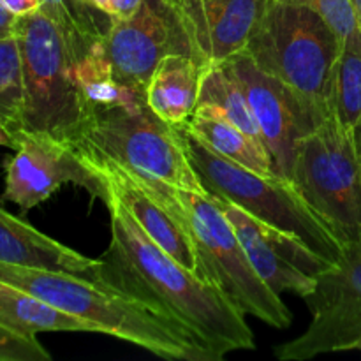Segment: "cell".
Here are the masks:
<instances>
[{
	"label": "cell",
	"mask_w": 361,
	"mask_h": 361,
	"mask_svg": "<svg viewBox=\"0 0 361 361\" xmlns=\"http://www.w3.org/2000/svg\"><path fill=\"white\" fill-rule=\"evenodd\" d=\"M111 242L99 279L194 335L215 358L256 348L245 314L210 281L197 277L161 249L116 197L106 194Z\"/></svg>",
	"instance_id": "6da1fadb"
},
{
	"label": "cell",
	"mask_w": 361,
	"mask_h": 361,
	"mask_svg": "<svg viewBox=\"0 0 361 361\" xmlns=\"http://www.w3.org/2000/svg\"><path fill=\"white\" fill-rule=\"evenodd\" d=\"M0 281L18 286L59 310L94 324L102 335L122 338L161 358L217 361L185 328L152 309L148 303L102 281L2 261Z\"/></svg>",
	"instance_id": "7a4b0ae2"
},
{
	"label": "cell",
	"mask_w": 361,
	"mask_h": 361,
	"mask_svg": "<svg viewBox=\"0 0 361 361\" xmlns=\"http://www.w3.org/2000/svg\"><path fill=\"white\" fill-rule=\"evenodd\" d=\"M16 37L23 66V130L76 143L88 115L80 80L87 53L41 9L18 16Z\"/></svg>",
	"instance_id": "3957f363"
},
{
	"label": "cell",
	"mask_w": 361,
	"mask_h": 361,
	"mask_svg": "<svg viewBox=\"0 0 361 361\" xmlns=\"http://www.w3.org/2000/svg\"><path fill=\"white\" fill-rule=\"evenodd\" d=\"M341 46L330 25L312 9L270 0L243 53L284 85L319 126L331 115V83Z\"/></svg>",
	"instance_id": "277c9868"
},
{
	"label": "cell",
	"mask_w": 361,
	"mask_h": 361,
	"mask_svg": "<svg viewBox=\"0 0 361 361\" xmlns=\"http://www.w3.org/2000/svg\"><path fill=\"white\" fill-rule=\"evenodd\" d=\"M178 129L190 162L212 196L238 204L263 224L298 236L331 263L344 256L345 243L307 203L291 180L243 168L212 150L187 127Z\"/></svg>",
	"instance_id": "5b68a950"
},
{
	"label": "cell",
	"mask_w": 361,
	"mask_h": 361,
	"mask_svg": "<svg viewBox=\"0 0 361 361\" xmlns=\"http://www.w3.org/2000/svg\"><path fill=\"white\" fill-rule=\"evenodd\" d=\"M76 143L176 189L207 190L190 162L180 129L159 118L148 108L145 95L92 108Z\"/></svg>",
	"instance_id": "8992f818"
},
{
	"label": "cell",
	"mask_w": 361,
	"mask_h": 361,
	"mask_svg": "<svg viewBox=\"0 0 361 361\" xmlns=\"http://www.w3.org/2000/svg\"><path fill=\"white\" fill-rule=\"evenodd\" d=\"M173 194L196 245L203 277L214 282L245 316L281 330L288 328L293 321L291 312L281 295L271 291L254 270L217 197L208 190L176 187Z\"/></svg>",
	"instance_id": "52a82bcc"
},
{
	"label": "cell",
	"mask_w": 361,
	"mask_h": 361,
	"mask_svg": "<svg viewBox=\"0 0 361 361\" xmlns=\"http://www.w3.org/2000/svg\"><path fill=\"white\" fill-rule=\"evenodd\" d=\"M307 203L344 243L361 242V148L331 113L296 145L291 176Z\"/></svg>",
	"instance_id": "ba28073f"
},
{
	"label": "cell",
	"mask_w": 361,
	"mask_h": 361,
	"mask_svg": "<svg viewBox=\"0 0 361 361\" xmlns=\"http://www.w3.org/2000/svg\"><path fill=\"white\" fill-rule=\"evenodd\" d=\"M312 321L300 337L275 348L282 361H302L361 345V242L345 243L344 256L317 275L305 296Z\"/></svg>",
	"instance_id": "9c48e42d"
},
{
	"label": "cell",
	"mask_w": 361,
	"mask_h": 361,
	"mask_svg": "<svg viewBox=\"0 0 361 361\" xmlns=\"http://www.w3.org/2000/svg\"><path fill=\"white\" fill-rule=\"evenodd\" d=\"M113 80L145 92L159 63L169 55H192L189 35L171 0H145L127 20H111L99 41Z\"/></svg>",
	"instance_id": "30bf717a"
},
{
	"label": "cell",
	"mask_w": 361,
	"mask_h": 361,
	"mask_svg": "<svg viewBox=\"0 0 361 361\" xmlns=\"http://www.w3.org/2000/svg\"><path fill=\"white\" fill-rule=\"evenodd\" d=\"M14 155L6 161L4 200L32 210L44 203L66 183L83 187L99 200L106 197V185L81 162L74 147L48 134L20 130L14 136Z\"/></svg>",
	"instance_id": "8fae6325"
},
{
	"label": "cell",
	"mask_w": 361,
	"mask_h": 361,
	"mask_svg": "<svg viewBox=\"0 0 361 361\" xmlns=\"http://www.w3.org/2000/svg\"><path fill=\"white\" fill-rule=\"evenodd\" d=\"M226 62L242 83L259 127L261 140L274 161L275 173L282 178H289L296 145L316 129V120L284 85L263 73L245 53Z\"/></svg>",
	"instance_id": "7c38bea8"
},
{
	"label": "cell",
	"mask_w": 361,
	"mask_h": 361,
	"mask_svg": "<svg viewBox=\"0 0 361 361\" xmlns=\"http://www.w3.org/2000/svg\"><path fill=\"white\" fill-rule=\"evenodd\" d=\"M203 66L222 63L247 49L270 0H171Z\"/></svg>",
	"instance_id": "4fadbf2b"
},
{
	"label": "cell",
	"mask_w": 361,
	"mask_h": 361,
	"mask_svg": "<svg viewBox=\"0 0 361 361\" xmlns=\"http://www.w3.org/2000/svg\"><path fill=\"white\" fill-rule=\"evenodd\" d=\"M0 261L23 267L60 270L83 277L99 279L102 259H94L51 236L44 235L27 221L0 207Z\"/></svg>",
	"instance_id": "5bb4252c"
},
{
	"label": "cell",
	"mask_w": 361,
	"mask_h": 361,
	"mask_svg": "<svg viewBox=\"0 0 361 361\" xmlns=\"http://www.w3.org/2000/svg\"><path fill=\"white\" fill-rule=\"evenodd\" d=\"M203 69V63L192 55L166 56L145 87L148 108L169 126H183L196 109Z\"/></svg>",
	"instance_id": "9a60e30c"
},
{
	"label": "cell",
	"mask_w": 361,
	"mask_h": 361,
	"mask_svg": "<svg viewBox=\"0 0 361 361\" xmlns=\"http://www.w3.org/2000/svg\"><path fill=\"white\" fill-rule=\"evenodd\" d=\"M217 201L221 204L222 212L226 214V217H228V221L231 222L236 236L242 242L254 270L263 279L264 284L270 286L271 291H275L277 295L293 293V295L300 296V298H305L309 293L314 291L316 279L303 274L295 264L286 261L263 238V235L257 229L256 219L252 215L247 214L245 210H242L238 204L231 203V201L221 200V197H217Z\"/></svg>",
	"instance_id": "2e32d148"
},
{
	"label": "cell",
	"mask_w": 361,
	"mask_h": 361,
	"mask_svg": "<svg viewBox=\"0 0 361 361\" xmlns=\"http://www.w3.org/2000/svg\"><path fill=\"white\" fill-rule=\"evenodd\" d=\"M183 127L222 157L263 175H277L267 147L219 113L208 108H196Z\"/></svg>",
	"instance_id": "e0dca14e"
},
{
	"label": "cell",
	"mask_w": 361,
	"mask_h": 361,
	"mask_svg": "<svg viewBox=\"0 0 361 361\" xmlns=\"http://www.w3.org/2000/svg\"><path fill=\"white\" fill-rule=\"evenodd\" d=\"M0 324L23 335L42 331L101 334L97 326L49 305L32 293L0 281Z\"/></svg>",
	"instance_id": "ac0fdd59"
},
{
	"label": "cell",
	"mask_w": 361,
	"mask_h": 361,
	"mask_svg": "<svg viewBox=\"0 0 361 361\" xmlns=\"http://www.w3.org/2000/svg\"><path fill=\"white\" fill-rule=\"evenodd\" d=\"M196 108H208L219 113L231 123H235L236 127L245 130L254 140L263 143L259 127L254 118L242 83L228 62L204 66Z\"/></svg>",
	"instance_id": "d6986e66"
},
{
	"label": "cell",
	"mask_w": 361,
	"mask_h": 361,
	"mask_svg": "<svg viewBox=\"0 0 361 361\" xmlns=\"http://www.w3.org/2000/svg\"><path fill=\"white\" fill-rule=\"evenodd\" d=\"M331 113L344 127H361V28L342 41L334 73L330 97Z\"/></svg>",
	"instance_id": "ffe728a7"
},
{
	"label": "cell",
	"mask_w": 361,
	"mask_h": 361,
	"mask_svg": "<svg viewBox=\"0 0 361 361\" xmlns=\"http://www.w3.org/2000/svg\"><path fill=\"white\" fill-rule=\"evenodd\" d=\"M23 66L16 35L0 39V122L16 136L23 130Z\"/></svg>",
	"instance_id": "44dd1931"
},
{
	"label": "cell",
	"mask_w": 361,
	"mask_h": 361,
	"mask_svg": "<svg viewBox=\"0 0 361 361\" xmlns=\"http://www.w3.org/2000/svg\"><path fill=\"white\" fill-rule=\"evenodd\" d=\"M39 9L56 21L85 53L106 35L111 18L90 9L81 0H39Z\"/></svg>",
	"instance_id": "7402d4cb"
},
{
	"label": "cell",
	"mask_w": 361,
	"mask_h": 361,
	"mask_svg": "<svg viewBox=\"0 0 361 361\" xmlns=\"http://www.w3.org/2000/svg\"><path fill=\"white\" fill-rule=\"evenodd\" d=\"M284 2L300 4L312 9L330 25L341 41L361 28L353 0H284Z\"/></svg>",
	"instance_id": "603a6c76"
},
{
	"label": "cell",
	"mask_w": 361,
	"mask_h": 361,
	"mask_svg": "<svg viewBox=\"0 0 361 361\" xmlns=\"http://www.w3.org/2000/svg\"><path fill=\"white\" fill-rule=\"evenodd\" d=\"M51 355L34 335H23L0 324V361H49Z\"/></svg>",
	"instance_id": "cb8c5ba5"
},
{
	"label": "cell",
	"mask_w": 361,
	"mask_h": 361,
	"mask_svg": "<svg viewBox=\"0 0 361 361\" xmlns=\"http://www.w3.org/2000/svg\"><path fill=\"white\" fill-rule=\"evenodd\" d=\"M145 0H109L111 20H127L141 7Z\"/></svg>",
	"instance_id": "d4e9b609"
},
{
	"label": "cell",
	"mask_w": 361,
	"mask_h": 361,
	"mask_svg": "<svg viewBox=\"0 0 361 361\" xmlns=\"http://www.w3.org/2000/svg\"><path fill=\"white\" fill-rule=\"evenodd\" d=\"M16 23L18 14H14L13 11L0 0V39L16 35Z\"/></svg>",
	"instance_id": "484cf974"
},
{
	"label": "cell",
	"mask_w": 361,
	"mask_h": 361,
	"mask_svg": "<svg viewBox=\"0 0 361 361\" xmlns=\"http://www.w3.org/2000/svg\"><path fill=\"white\" fill-rule=\"evenodd\" d=\"M2 2L18 16L39 9V0H2Z\"/></svg>",
	"instance_id": "4316f807"
},
{
	"label": "cell",
	"mask_w": 361,
	"mask_h": 361,
	"mask_svg": "<svg viewBox=\"0 0 361 361\" xmlns=\"http://www.w3.org/2000/svg\"><path fill=\"white\" fill-rule=\"evenodd\" d=\"M81 2L90 7V9L99 11V13H104L109 16V0H81Z\"/></svg>",
	"instance_id": "83f0119b"
},
{
	"label": "cell",
	"mask_w": 361,
	"mask_h": 361,
	"mask_svg": "<svg viewBox=\"0 0 361 361\" xmlns=\"http://www.w3.org/2000/svg\"><path fill=\"white\" fill-rule=\"evenodd\" d=\"M0 147H9V148L14 147L13 136H11L9 130L2 126V122H0Z\"/></svg>",
	"instance_id": "f1b7e54d"
},
{
	"label": "cell",
	"mask_w": 361,
	"mask_h": 361,
	"mask_svg": "<svg viewBox=\"0 0 361 361\" xmlns=\"http://www.w3.org/2000/svg\"><path fill=\"white\" fill-rule=\"evenodd\" d=\"M353 6H355L356 16H358V23L361 27V0H353Z\"/></svg>",
	"instance_id": "f546056e"
},
{
	"label": "cell",
	"mask_w": 361,
	"mask_h": 361,
	"mask_svg": "<svg viewBox=\"0 0 361 361\" xmlns=\"http://www.w3.org/2000/svg\"><path fill=\"white\" fill-rule=\"evenodd\" d=\"M356 136H358V143H360V148H361V127L358 130H356Z\"/></svg>",
	"instance_id": "4dcf8cb0"
},
{
	"label": "cell",
	"mask_w": 361,
	"mask_h": 361,
	"mask_svg": "<svg viewBox=\"0 0 361 361\" xmlns=\"http://www.w3.org/2000/svg\"><path fill=\"white\" fill-rule=\"evenodd\" d=\"M360 349H361V345H360Z\"/></svg>",
	"instance_id": "1f68e13d"
}]
</instances>
